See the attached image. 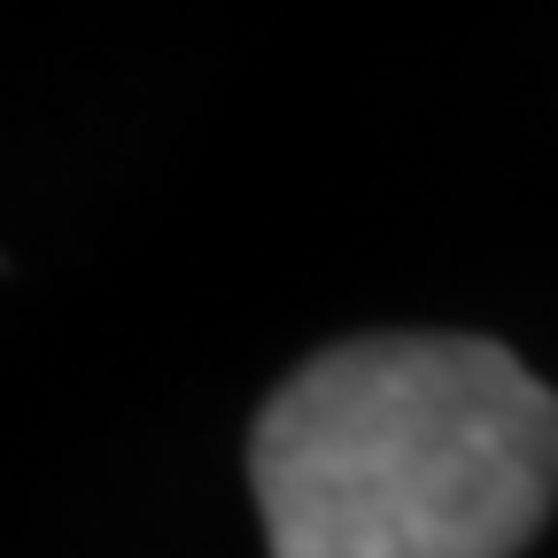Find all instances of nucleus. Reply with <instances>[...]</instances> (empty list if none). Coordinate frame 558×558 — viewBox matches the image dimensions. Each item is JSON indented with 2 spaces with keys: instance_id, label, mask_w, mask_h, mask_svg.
<instances>
[{
  "instance_id": "1",
  "label": "nucleus",
  "mask_w": 558,
  "mask_h": 558,
  "mask_svg": "<svg viewBox=\"0 0 558 558\" xmlns=\"http://www.w3.org/2000/svg\"><path fill=\"white\" fill-rule=\"evenodd\" d=\"M271 558H520L558 505V388L488 333H357L248 435Z\"/></svg>"
}]
</instances>
